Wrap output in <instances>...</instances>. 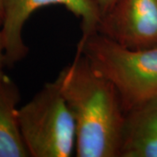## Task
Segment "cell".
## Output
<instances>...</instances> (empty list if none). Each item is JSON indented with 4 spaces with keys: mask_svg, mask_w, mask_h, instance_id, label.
<instances>
[{
    "mask_svg": "<svg viewBox=\"0 0 157 157\" xmlns=\"http://www.w3.org/2000/svg\"><path fill=\"white\" fill-rule=\"evenodd\" d=\"M20 94L12 79L0 76V157H30L17 119Z\"/></svg>",
    "mask_w": 157,
    "mask_h": 157,
    "instance_id": "52a82bcc",
    "label": "cell"
},
{
    "mask_svg": "<svg viewBox=\"0 0 157 157\" xmlns=\"http://www.w3.org/2000/svg\"><path fill=\"white\" fill-rule=\"evenodd\" d=\"M17 119L30 157H70L75 152L74 120L57 78L17 109Z\"/></svg>",
    "mask_w": 157,
    "mask_h": 157,
    "instance_id": "3957f363",
    "label": "cell"
},
{
    "mask_svg": "<svg viewBox=\"0 0 157 157\" xmlns=\"http://www.w3.org/2000/svg\"><path fill=\"white\" fill-rule=\"evenodd\" d=\"M3 73H4V72H3V71H1V72H0V76H1V75H2Z\"/></svg>",
    "mask_w": 157,
    "mask_h": 157,
    "instance_id": "8fae6325",
    "label": "cell"
},
{
    "mask_svg": "<svg viewBox=\"0 0 157 157\" xmlns=\"http://www.w3.org/2000/svg\"><path fill=\"white\" fill-rule=\"evenodd\" d=\"M96 2L100 8L101 16H104L108 11H111V9L115 6L118 0H96Z\"/></svg>",
    "mask_w": 157,
    "mask_h": 157,
    "instance_id": "ba28073f",
    "label": "cell"
},
{
    "mask_svg": "<svg viewBox=\"0 0 157 157\" xmlns=\"http://www.w3.org/2000/svg\"><path fill=\"white\" fill-rule=\"evenodd\" d=\"M2 19H3V13H2V3H1V0H0V27H1V25H2Z\"/></svg>",
    "mask_w": 157,
    "mask_h": 157,
    "instance_id": "30bf717a",
    "label": "cell"
},
{
    "mask_svg": "<svg viewBox=\"0 0 157 157\" xmlns=\"http://www.w3.org/2000/svg\"><path fill=\"white\" fill-rule=\"evenodd\" d=\"M97 33L130 49L157 45V0H118Z\"/></svg>",
    "mask_w": 157,
    "mask_h": 157,
    "instance_id": "5b68a950",
    "label": "cell"
},
{
    "mask_svg": "<svg viewBox=\"0 0 157 157\" xmlns=\"http://www.w3.org/2000/svg\"><path fill=\"white\" fill-rule=\"evenodd\" d=\"M3 19L1 32L4 39L6 66H13L28 53L23 39L25 24L34 11L49 6H64L81 21V39L97 32L101 13L96 0H1Z\"/></svg>",
    "mask_w": 157,
    "mask_h": 157,
    "instance_id": "277c9868",
    "label": "cell"
},
{
    "mask_svg": "<svg viewBox=\"0 0 157 157\" xmlns=\"http://www.w3.org/2000/svg\"><path fill=\"white\" fill-rule=\"evenodd\" d=\"M57 80L74 120L76 155L119 157L126 113L116 87L81 52Z\"/></svg>",
    "mask_w": 157,
    "mask_h": 157,
    "instance_id": "6da1fadb",
    "label": "cell"
},
{
    "mask_svg": "<svg viewBox=\"0 0 157 157\" xmlns=\"http://www.w3.org/2000/svg\"><path fill=\"white\" fill-rule=\"evenodd\" d=\"M119 157H157V101L126 113Z\"/></svg>",
    "mask_w": 157,
    "mask_h": 157,
    "instance_id": "8992f818",
    "label": "cell"
},
{
    "mask_svg": "<svg viewBox=\"0 0 157 157\" xmlns=\"http://www.w3.org/2000/svg\"><path fill=\"white\" fill-rule=\"evenodd\" d=\"M6 66V53H5V45H4V39L0 27V72L3 71L4 67Z\"/></svg>",
    "mask_w": 157,
    "mask_h": 157,
    "instance_id": "9c48e42d",
    "label": "cell"
},
{
    "mask_svg": "<svg viewBox=\"0 0 157 157\" xmlns=\"http://www.w3.org/2000/svg\"><path fill=\"white\" fill-rule=\"evenodd\" d=\"M77 52L116 87L125 113L157 101V45L130 49L96 32L79 40Z\"/></svg>",
    "mask_w": 157,
    "mask_h": 157,
    "instance_id": "7a4b0ae2",
    "label": "cell"
}]
</instances>
